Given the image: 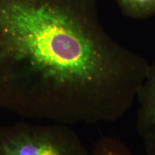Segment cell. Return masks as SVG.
Instances as JSON below:
<instances>
[{
    "label": "cell",
    "instance_id": "1",
    "mask_svg": "<svg viewBox=\"0 0 155 155\" xmlns=\"http://www.w3.org/2000/svg\"><path fill=\"white\" fill-rule=\"evenodd\" d=\"M150 68L106 32L96 0H0V108L67 125L113 123Z\"/></svg>",
    "mask_w": 155,
    "mask_h": 155
},
{
    "label": "cell",
    "instance_id": "2",
    "mask_svg": "<svg viewBox=\"0 0 155 155\" xmlns=\"http://www.w3.org/2000/svg\"><path fill=\"white\" fill-rule=\"evenodd\" d=\"M0 155H90L68 125L19 122L0 127Z\"/></svg>",
    "mask_w": 155,
    "mask_h": 155
},
{
    "label": "cell",
    "instance_id": "3",
    "mask_svg": "<svg viewBox=\"0 0 155 155\" xmlns=\"http://www.w3.org/2000/svg\"><path fill=\"white\" fill-rule=\"evenodd\" d=\"M139 103L136 129L147 155H155V62L137 97Z\"/></svg>",
    "mask_w": 155,
    "mask_h": 155
},
{
    "label": "cell",
    "instance_id": "4",
    "mask_svg": "<svg viewBox=\"0 0 155 155\" xmlns=\"http://www.w3.org/2000/svg\"><path fill=\"white\" fill-rule=\"evenodd\" d=\"M91 155H133L129 148L119 139L103 137L96 141Z\"/></svg>",
    "mask_w": 155,
    "mask_h": 155
},
{
    "label": "cell",
    "instance_id": "5",
    "mask_svg": "<svg viewBox=\"0 0 155 155\" xmlns=\"http://www.w3.org/2000/svg\"><path fill=\"white\" fill-rule=\"evenodd\" d=\"M127 14L143 17L155 14V0H118Z\"/></svg>",
    "mask_w": 155,
    "mask_h": 155
}]
</instances>
